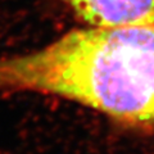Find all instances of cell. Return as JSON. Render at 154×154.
Masks as SVG:
<instances>
[{
	"mask_svg": "<svg viewBox=\"0 0 154 154\" xmlns=\"http://www.w3.org/2000/svg\"><path fill=\"white\" fill-rule=\"evenodd\" d=\"M0 93L59 96L154 127V25L86 26L37 50L0 57Z\"/></svg>",
	"mask_w": 154,
	"mask_h": 154,
	"instance_id": "obj_1",
	"label": "cell"
},
{
	"mask_svg": "<svg viewBox=\"0 0 154 154\" xmlns=\"http://www.w3.org/2000/svg\"><path fill=\"white\" fill-rule=\"evenodd\" d=\"M93 27L154 25V0H53Z\"/></svg>",
	"mask_w": 154,
	"mask_h": 154,
	"instance_id": "obj_2",
	"label": "cell"
}]
</instances>
